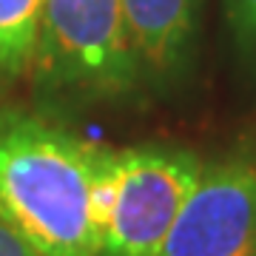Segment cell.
<instances>
[{
    "label": "cell",
    "instance_id": "obj_1",
    "mask_svg": "<svg viewBox=\"0 0 256 256\" xmlns=\"http://www.w3.org/2000/svg\"><path fill=\"white\" fill-rule=\"evenodd\" d=\"M94 156L97 146L46 114L0 108V222L40 256H100Z\"/></svg>",
    "mask_w": 256,
    "mask_h": 256
},
{
    "label": "cell",
    "instance_id": "obj_2",
    "mask_svg": "<svg viewBox=\"0 0 256 256\" xmlns=\"http://www.w3.org/2000/svg\"><path fill=\"white\" fill-rule=\"evenodd\" d=\"M32 88L46 111L122 102L146 86L120 0H43Z\"/></svg>",
    "mask_w": 256,
    "mask_h": 256
},
{
    "label": "cell",
    "instance_id": "obj_3",
    "mask_svg": "<svg viewBox=\"0 0 256 256\" xmlns=\"http://www.w3.org/2000/svg\"><path fill=\"white\" fill-rule=\"evenodd\" d=\"M202 174L191 148L146 142L117 148V188L100 256H160Z\"/></svg>",
    "mask_w": 256,
    "mask_h": 256
},
{
    "label": "cell",
    "instance_id": "obj_4",
    "mask_svg": "<svg viewBox=\"0 0 256 256\" xmlns=\"http://www.w3.org/2000/svg\"><path fill=\"white\" fill-rule=\"evenodd\" d=\"M160 256H256V151L234 148L202 162Z\"/></svg>",
    "mask_w": 256,
    "mask_h": 256
},
{
    "label": "cell",
    "instance_id": "obj_5",
    "mask_svg": "<svg viewBox=\"0 0 256 256\" xmlns=\"http://www.w3.org/2000/svg\"><path fill=\"white\" fill-rule=\"evenodd\" d=\"M142 82L160 92L188 77L196 57L202 0H120Z\"/></svg>",
    "mask_w": 256,
    "mask_h": 256
},
{
    "label": "cell",
    "instance_id": "obj_6",
    "mask_svg": "<svg viewBox=\"0 0 256 256\" xmlns=\"http://www.w3.org/2000/svg\"><path fill=\"white\" fill-rule=\"evenodd\" d=\"M43 0H0V77L18 80L32 68Z\"/></svg>",
    "mask_w": 256,
    "mask_h": 256
},
{
    "label": "cell",
    "instance_id": "obj_7",
    "mask_svg": "<svg viewBox=\"0 0 256 256\" xmlns=\"http://www.w3.org/2000/svg\"><path fill=\"white\" fill-rule=\"evenodd\" d=\"M222 6L239 52L256 60V0H222Z\"/></svg>",
    "mask_w": 256,
    "mask_h": 256
},
{
    "label": "cell",
    "instance_id": "obj_8",
    "mask_svg": "<svg viewBox=\"0 0 256 256\" xmlns=\"http://www.w3.org/2000/svg\"><path fill=\"white\" fill-rule=\"evenodd\" d=\"M0 256H40V254L32 250L14 230L0 222Z\"/></svg>",
    "mask_w": 256,
    "mask_h": 256
}]
</instances>
